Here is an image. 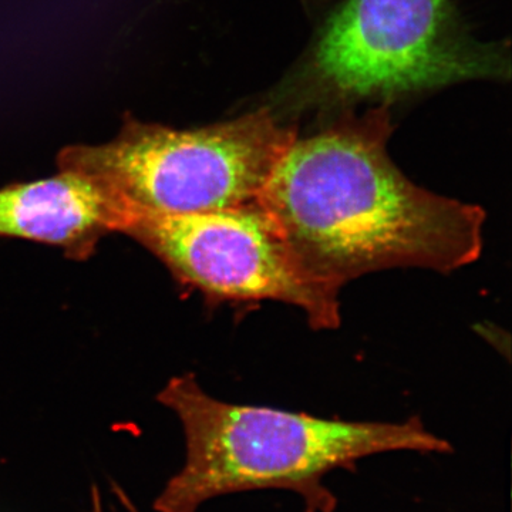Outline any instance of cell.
I'll return each instance as SVG.
<instances>
[{
	"instance_id": "obj_1",
	"label": "cell",
	"mask_w": 512,
	"mask_h": 512,
	"mask_svg": "<svg viewBox=\"0 0 512 512\" xmlns=\"http://www.w3.org/2000/svg\"><path fill=\"white\" fill-rule=\"evenodd\" d=\"M389 136L377 110L296 137L258 200L306 269L339 291L384 269L450 274L483 252V208L414 184Z\"/></svg>"
},
{
	"instance_id": "obj_2",
	"label": "cell",
	"mask_w": 512,
	"mask_h": 512,
	"mask_svg": "<svg viewBox=\"0 0 512 512\" xmlns=\"http://www.w3.org/2000/svg\"><path fill=\"white\" fill-rule=\"evenodd\" d=\"M183 424L184 466L158 495L157 512H197L212 498L248 491L299 495L305 512H333L338 498L325 484L336 470L396 451L453 453L412 417L346 421L214 399L192 375L173 377L158 394Z\"/></svg>"
},
{
	"instance_id": "obj_3",
	"label": "cell",
	"mask_w": 512,
	"mask_h": 512,
	"mask_svg": "<svg viewBox=\"0 0 512 512\" xmlns=\"http://www.w3.org/2000/svg\"><path fill=\"white\" fill-rule=\"evenodd\" d=\"M296 137L265 109L192 130L127 114L113 141L64 148L57 164L141 210L198 214L258 201Z\"/></svg>"
},
{
	"instance_id": "obj_4",
	"label": "cell",
	"mask_w": 512,
	"mask_h": 512,
	"mask_svg": "<svg viewBox=\"0 0 512 512\" xmlns=\"http://www.w3.org/2000/svg\"><path fill=\"white\" fill-rule=\"evenodd\" d=\"M457 25L451 0H348L329 20L311 76L336 100L394 97L503 73Z\"/></svg>"
},
{
	"instance_id": "obj_5",
	"label": "cell",
	"mask_w": 512,
	"mask_h": 512,
	"mask_svg": "<svg viewBox=\"0 0 512 512\" xmlns=\"http://www.w3.org/2000/svg\"><path fill=\"white\" fill-rule=\"evenodd\" d=\"M120 232L215 301L282 302L301 309L313 329L340 325L339 289L306 269L259 201L188 215L127 202Z\"/></svg>"
},
{
	"instance_id": "obj_6",
	"label": "cell",
	"mask_w": 512,
	"mask_h": 512,
	"mask_svg": "<svg viewBox=\"0 0 512 512\" xmlns=\"http://www.w3.org/2000/svg\"><path fill=\"white\" fill-rule=\"evenodd\" d=\"M127 202L86 175L60 171L0 190V235L59 245L84 259L110 232H120Z\"/></svg>"
}]
</instances>
